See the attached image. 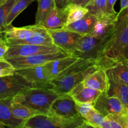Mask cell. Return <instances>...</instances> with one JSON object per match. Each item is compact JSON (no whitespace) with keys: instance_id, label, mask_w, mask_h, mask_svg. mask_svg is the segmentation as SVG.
Instances as JSON below:
<instances>
[{"instance_id":"6da1fadb","label":"cell","mask_w":128,"mask_h":128,"mask_svg":"<svg viewBox=\"0 0 128 128\" xmlns=\"http://www.w3.org/2000/svg\"><path fill=\"white\" fill-rule=\"evenodd\" d=\"M128 46V8L118 12L114 31L104 51V57L115 59L123 56Z\"/></svg>"},{"instance_id":"7a4b0ae2","label":"cell","mask_w":128,"mask_h":128,"mask_svg":"<svg viewBox=\"0 0 128 128\" xmlns=\"http://www.w3.org/2000/svg\"><path fill=\"white\" fill-rule=\"evenodd\" d=\"M59 95L48 89L32 88L20 92L13 100L35 110L40 114H48L51 103Z\"/></svg>"},{"instance_id":"3957f363","label":"cell","mask_w":128,"mask_h":128,"mask_svg":"<svg viewBox=\"0 0 128 128\" xmlns=\"http://www.w3.org/2000/svg\"><path fill=\"white\" fill-rule=\"evenodd\" d=\"M82 116L65 119L49 114H37L25 120L21 128H89Z\"/></svg>"},{"instance_id":"277c9868","label":"cell","mask_w":128,"mask_h":128,"mask_svg":"<svg viewBox=\"0 0 128 128\" xmlns=\"http://www.w3.org/2000/svg\"><path fill=\"white\" fill-rule=\"evenodd\" d=\"M109 40L97 38L89 34L84 35L79 40L72 54L79 58L95 60L99 62L104 58V48Z\"/></svg>"},{"instance_id":"5b68a950","label":"cell","mask_w":128,"mask_h":128,"mask_svg":"<svg viewBox=\"0 0 128 128\" xmlns=\"http://www.w3.org/2000/svg\"><path fill=\"white\" fill-rule=\"evenodd\" d=\"M100 66L95 64L83 71L69 74L60 78L51 79L50 82L52 84V90L59 94H68L75 86L83 82L88 76L97 70Z\"/></svg>"},{"instance_id":"8992f818","label":"cell","mask_w":128,"mask_h":128,"mask_svg":"<svg viewBox=\"0 0 128 128\" xmlns=\"http://www.w3.org/2000/svg\"><path fill=\"white\" fill-rule=\"evenodd\" d=\"M35 88L33 84L20 74L0 78V100L13 98L22 91Z\"/></svg>"},{"instance_id":"52a82bcc","label":"cell","mask_w":128,"mask_h":128,"mask_svg":"<svg viewBox=\"0 0 128 128\" xmlns=\"http://www.w3.org/2000/svg\"><path fill=\"white\" fill-rule=\"evenodd\" d=\"M72 54L66 51H59L51 53L38 54L26 57H18L7 59L8 61L12 65L15 70L43 66L47 62L58 59L70 56Z\"/></svg>"},{"instance_id":"ba28073f","label":"cell","mask_w":128,"mask_h":128,"mask_svg":"<svg viewBox=\"0 0 128 128\" xmlns=\"http://www.w3.org/2000/svg\"><path fill=\"white\" fill-rule=\"evenodd\" d=\"M48 114L65 119H75L81 116L77 110L76 102L69 94H60L53 101Z\"/></svg>"},{"instance_id":"9c48e42d","label":"cell","mask_w":128,"mask_h":128,"mask_svg":"<svg viewBox=\"0 0 128 128\" xmlns=\"http://www.w3.org/2000/svg\"><path fill=\"white\" fill-rule=\"evenodd\" d=\"M62 51L63 50L55 45L44 46L36 44H12L9 45L5 59L7 60L13 58L26 57L38 54L51 53Z\"/></svg>"},{"instance_id":"30bf717a","label":"cell","mask_w":128,"mask_h":128,"mask_svg":"<svg viewBox=\"0 0 128 128\" xmlns=\"http://www.w3.org/2000/svg\"><path fill=\"white\" fill-rule=\"evenodd\" d=\"M55 46L66 52L72 53L76 48L79 40L84 35L75 31L61 28L47 30Z\"/></svg>"},{"instance_id":"8fae6325","label":"cell","mask_w":128,"mask_h":128,"mask_svg":"<svg viewBox=\"0 0 128 128\" xmlns=\"http://www.w3.org/2000/svg\"><path fill=\"white\" fill-rule=\"evenodd\" d=\"M94 108L103 116L110 114H128V110L117 98L109 96L105 92H102L92 103Z\"/></svg>"},{"instance_id":"7c38bea8","label":"cell","mask_w":128,"mask_h":128,"mask_svg":"<svg viewBox=\"0 0 128 128\" xmlns=\"http://www.w3.org/2000/svg\"><path fill=\"white\" fill-rule=\"evenodd\" d=\"M15 72L32 82L35 88L52 90L53 86L50 82V76L43 65L16 70Z\"/></svg>"},{"instance_id":"4fadbf2b","label":"cell","mask_w":128,"mask_h":128,"mask_svg":"<svg viewBox=\"0 0 128 128\" xmlns=\"http://www.w3.org/2000/svg\"><path fill=\"white\" fill-rule=\"evenodd\" d=\"M105 59L104 68L106 70L107 75L128 85V59L124 56Z\"/></svg>"},{"instance_id":"5bb4252c","label":"cell","mask_w":128,"mask_h":128,"mask_svg":"<svg viewBox=\"0 0 128 128\" xmlns=\"http://www.w3.org/2000/svg\"><path fill=\"white\" fill-rule=\"evenodd\" d=\"M118 12L114 14H104L99 18L87 34L99 39H110L117 18Z\"/></svg>"},{"instance_id":"9a60e30c","label":"cell","mask_w":128,"mask_h":128,"mask_svg":"<svg viewBox=\"0 0 128 128\" xmlns=\"http://www.w3.org/2000/svg\"><path fill=\"white\" fill-rule=\"evenodd\" d=\"M47 30L42 26L38 24L30 25L24 27L16 28L12 25L7 26L4 31V37L6 40H23L44 33Z\"/></svg>"},{"instance_id":"2e32d148","label":"cell","mask_w":128,"mask_h":128,"mask_svg":"<svg viewBox=\"0 0 128 128\" xmlns=\"http://www.w3.org/2000/svg\"><path fill=\"white\" fill-rule=\"evenodd\" d=\"M68 9H58L55 7L46 16L41 26L46 30L63 28L67 24Z\"/></svg>"},{"instance_id":"e0dca14e","label":"cell","mask_w":128,"mask_h":128,"mask_svg":"<svg viewBox=\"0 0 128 128\" xmlns=\"http://www.w3.org/2000/svg\"><path fill=\"white\" fill-rule=\"evenodd\" d=\"M83 83L87 87L101 92H105L107 90L108 77L106 70L102 67H99L94 72L88 76L83 81Z\"/></svg>"},{"instance_id":"ac0fdd59","label":"cell","mask_w":128,"mask_h":128,"mask_svg":"<svg viewBox=\"0 0 128 128\" xmlns=\"http://www.w3.org/2000/svg\"><path fill=\"white\" fill-rule=\"evenodd\" d=\"M101 92L100 91L87 87L82 82L75 86L68 94L77 102L93 103Z\"/></svg>"},{"instance_id":"d6986e66","label":"cell","mask_w":128,"mask_h":128,"mask_svg":"<svg viewBox=\"0 0 128 128\" xmlns=\"http://www.w3.org/2000/svg\"><path fill=\"white\" fill-rule=\"evenodd\" d=\"M13 98L0 100V121L6 127L21 128L25 120L15 118L11 111V104Z\"/></svg>"},{"instance_id":"ffe728a7","label":"cell","mask_w":128,"mask_h":128,"mask_svg":"<svg viewBox=\"0 0 128 128\" xmlns=\"http://www.w3.org/2000/svg\"><path fill=\"white\" fill-rule=\"evenodd\" d=\"M107 77L109 85L106 94L109 96L117 98L128 110V85L110 76Z\"/></svg>"},{"instance_id":"44dd1931","label":"cell","mask_w":128,"mask_h":128,"mask_svg":"<svg viewBox=\"0 0 128 128\" xmlns=\"http://www.w3.org/2000/svg\"><path fill=\"white\" fill-rule=\"evenodd\" d=\"M79 58L72 54L67 57L50 61L44 64L43 66H45L50 76V80H51V79L57 78L61 72L66 70L69 66H70L72 64L76 61Z\"/></svg>"},{"instance_id":"7402d4cb","label":"cell","mask_w":128,"mask_h":128,"mask_svg":"<svg viewBox=\"0 0 128 128\" xmlns=\"http://www.w3.org/2000/svg\"><path fill=\"white\" fill-rule=\"evenodd\" d=\"M98 18L94 14L88 12L84 17L75 22L67 24L63 28L70 31L80 33L82 35H86L92 29Z\"/></svg>"},{"instance_id":"603a6c76","label":"cell","mask_w":128,"mask_h":128,"mask_svg":"<svg viewBox=\"0 0 128 128\" xmlns=\"http://www.w3.org/2000/svg\"><path fill=\"white\" fill-rule=\"evenodd\" d=\"M9 45L12 44H36L44 46L55 45L48 31L44 33L36 35L30 38L23 40H6Z\"/></svg>"},{"instance_id":"cb8c5ba5","label":"cell","mask_w":128,"mask_h":128,"mask_svg":"<svg viewBox=\"0 0 128 128\" xmlns=\"http://www.w3.org/2000/svg\"><path fill=\"white\" fill-rule=\"evenodd\" d=\"M102 128H128V114L116 113L105 116Z\"/></svg>"},{"instance_id":"d4e9b609","label":"cell","mask_w":128,"mask_h":128,"mask_svg":"<svg viewBox=\"0 0 128 128\" xmlns=\"http://www.w3.org/2000/svg\"><path fill=\"white\" fill-rule=\"evenodd\" d=\"M11 111L13 116L18 119L26 120L35 115L40 114L35 110L28 107L26 105L15 101L13 98L11 104Z\"/></svg>"},{"instance_id":"484cf974","label":"cell","mask_w":128,"mask_h":128,"mask_svg":"<svg viewBox=\"0 0 128 128\" xmlns=\"http://www.w3.org/2000/svg\"><path fill=\"white\" fill-rule=\"evenodd\" d=\"M38 8L35 17L36 24L41 26L49 12L55 7L54 0H36Z\"/></svg>"},{"instance_id":"4316f807","label":"cell","mask_w":128,"mask_h":128,"mask_svg":"<svg viewBox=\"0 0 128 128\" xmlns=\"http://www.w3.org/2000/svg\"><path fill=\"white\" fill-rule=\"evenodd\" d=\"M67 7L68 9L67 24L80 20L89 12V10L87 8L76 4L70 3Z\"/></svg>"},{"instance_id":"83f0119b","label":"cell","mask_w":128,"mask_h":128,"mask_svg":"<svg viewBox=\"0 0 128 128\" xmlns=\"http://www.w3.org/2000/svg\"><path fill=\"white\" fill-rule=\"evenodd\" d=\"M36 0H17L10 10L6 21V27L11 24L15 18L29 5Z\"/></svg>"},{"instance_id":"f1b7e54d","label":"cell","mask_w":128,"mask_h":128,"mask_svg":"<svg viewBox=\"0 0 128 128\" xmlns=\"http://www.w3.org/2000/svg\"><path fill=\"white\" fill-rule=\"evenodd\" d=\"M17 0H0V29L6 30V21L10 10Z\"/></svg>"},{"instance_id":"f546056e","label":"cell","mask_w":128,"mask_h":128,"mask_svg":"<svg viewBox=\"0 0 128 128\" xmlns=\"http://www.w3.org/2000/svg\"><path fill=\"white\" fill-rule=\"evenodd\" d=\"M89 127L102 128L104 116L99 113L95 108H93L84 117Z\"/></svg>"},{"instance_id":"4dcf8cb0","label":"cell","mask_w":128,"mask_h":128,"mask_svg":"<svg viewBox=\"0 0 128 128\" xmlns=\"http://www.w3.org/2000/svg\"><path fill=\"white\" fill-rule=\"evenodd\" d=\"M106 1L107 0H92L86 8L89 12L94 14L99 18L105 14Z\"/></svg>"},{"instance_id":"1f68e13d","label":"cell","mask_w":128,"mask_h":128,"mask_svg":"<svg viewBox=\"0 0 128 128\" xmlns=\"http://www.w3.org/2000/svg\"><path fill=\"white\" fill-rule=\"evenodd\" d=\"M76 107L79 114L84 118L92 109L94 108L92 103L89 102H77Z\"/></svg>"},{"instance_id":"d6a6232c","label":"cell","mask_w":128,"mask_h":128,"mask_svg":"<svg viewBox=\"0 0 128 128\" xmlns=\"http://www.w3.org/2000/svg\"><path fill=\"white\" fill-rule=\"evenodd\" d=\"M8 48L9 44L4 37V34L0 36V60H5V56L8 50Z\"/></svg>"},{"instance_id":"836d02e7","label":"cell","mask_w":128,"mask_h":128,"mask_svg":"<svg viewBox=\"0 0 128 128\" xmlns=\"http://www.w3.org/2000/svg\"><path fill=\"white\" fill-rule=\"evenodd\" d=\"M117 0H107L106 8H105V14H114L117 12L114 10V5Z\"/></svg>"},{"instance_id":"e575fe53","label":"cell","mask_w":128,"mask_h":128,"mask_svg":"<svg viewBox=\"0 0 128 128\" xmlns=\"http://www.w3.org/2000/svg\"><path fill=\"white\" fill-rule=\"evenodd\" d=\"M15 70H16L14 68H5L0 70V78L13 75L15 73Z\"/></svg>"},{"instance_id":"d590c367","label":"cell","mask_w":128,"mask_h":128,"mask_svg":"<svg viewBox=\"0 0 128 128\" xmlns=\"http://www.w3.org/2000/svg\"><path fill=\"white\" fill-rule=\"evenodd\" d=\"M55 7L58 9H64L70 4L69 0H54Z\"/></svg>"},{"instance_id":"8d00e7d4","label":"cell","mask_w":128,"mask_h":128,"mask_svg":"<svg viewBox=\"0 0 128 128\" xmlns=\"http://www.w3.org/2000/svg\"><path fill=\"white\" fill-rule=\"evenodd\" d=\"M91 1L92 0H74L73 3L86 8L89 4V3L91 2Z\"/></svg>"},{"instance_id":"74e56055","label":"cell","mask_w":128,"mask_h":128,"mask_svg":"<svg viewBox=\"0 0 128 128\" xmlns=\"http://www.w3.org/2000/svg\"><path fill=\"white\" fill-rule=\"evenodd\" d=\"M14 68L7 60H0V70L5 68Z\"/></svg>"},{"instance_id":"f35d334b","label":"cell","mask_w":128,"mask_h":128,"mask_svg":"<svg viewBox=\"0 0 128 128\" xmlns=\"http://www.w3.org/2000/svg\"><path fill=\"white\" fill-rule=\"evenodd\" d=\"M128 8V0H120V10L119 12Z\"/></svg>"},{"instance_id":"ab89813d","label":"cell","mask_w":128,"mask_h":128,"mask_svg":"<svg viewBox=\"0 0 128 128\" xmlns=\"http://www.w3.org/2000/svg\"><path fill=\"white\" fill-rule=\"evenodd\" d=\"M123 56L128 59V46H127V48L125 49V51H124V54H123Z\"/></svg>"},{"instance_id":"60d3db41","label":"cell","mask_w":128,"mask_h":128,"mask_svg":"<svg viewBox=\"0 0 128 128\" xmlns=\"http://www.w3.org/2000/svg\"><path fill=\"white\" fill-rule=\"evenodd\" d=\"M5 127H6V125H5L3 122H1V121H0V128H4Z\"/></svg>"},{"instance_id":"b9f144b4","label":"cell","mask_w":128,"mask_h":128,"mask_svg":"<svg viewBox=\"0 0 128 128\" xmlns=\"http://www.w3.org/2000/svg\"><path fill=\"white\" fill-rule=\"evenodd\" d=\"M3 34H4L3 31H2V30H1V29H0V36H3Z\"/></svg>"},{"instance_id":"7bdbcfd3","label":"cell","mask_w":128,"mask_h":128,"mask_svg":"<svg viewBox=\"0 0 128 128\" xmlns=\"http://www.w3.org/2000/svg\"><path fill=\"white\" fill-rule=\"evenodd\" d=\"M74 1V0H69V2H70V3H73Z\"/></svg>"}]
</instances>
